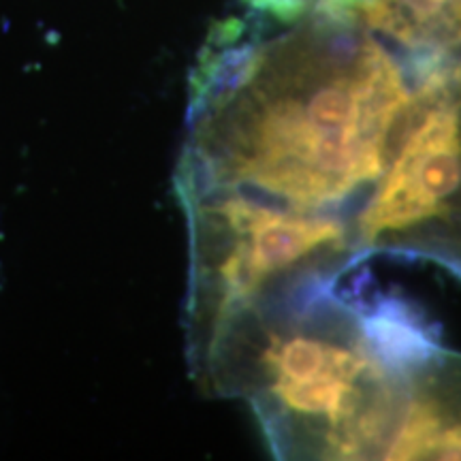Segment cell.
<instances>
[{
  "label": "cell",
  "mask_w": 461,
  "mask_h": 461,
  "mask_svg": "<svg viewBox=\"0 0 461 461\" xmlns=\"http://www.w3.org/2000/svg\"><path fill=\"white\" fill-rule=\"evenodd\" d=\"M333 282L280 288L186 339L194 383L244 402L278 459H384L408 366L436 344L411 305L363 310Z\"/></svg>",
  "instance_id": "2"
},
{
  "label": "cell",
  "mask_w": 461,
  "mask_h": 461,
  "mask_svg": "<svg viewBox=\"0 0 461 461\" xmlns=\"http://www.w3.org/2000/svg\"><path fill=\"white\" fill-rule=\"evenodd\" d=\"M359 241L363 258H423L461 280V51L414 77Z\"/></svg>",
  "instance_id": "3"
},
{
  "label": "cell",
  "mask_w": 461,
  "mask_h": 461,
  "mask_svg": "<svg viewBox=\"0 0 461 461\" xmlns=\"http://www.w3.org/2000/svg\"><path fill=\"white\" fill-rule=\"evenodd\" d=\"M412 90L403 51L359 15L224 22L190 75L177 201L359 238Z\"/></svg>",
  "instance_id": "1"
},
{
  "label": "cell",
  "mask_w": 461,
  "mask_h": 461,
  "mask_svg": "<svg viewBox=\"0 0 461 461\" xmlns=\"http://www.w3.org/2000/svg\"><path fill=\"white\" fill-rule=\"evenodd\" d=\"M384 459L461 461V353L434 344L414 357Z\"/></svg>",
  "instance_id": "4"
},
{
  "label": "cell",
  "mask_w": 461,
  "mask_h": 461,
  "mask_svg": "<svg viewBox=\"0 0 461 461\" xmlns=\"http://www.w3.org/2000/svg\"><path fill=\"white\" fill-rule=\"evenodd\" d=\"M250 14L278 24H295L310 17L359 15L367 0H241Z\"/></svg>",
  "instance_id": "5"
}]
</instances>
